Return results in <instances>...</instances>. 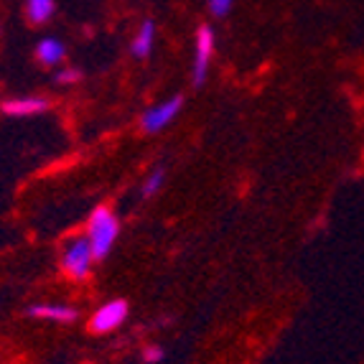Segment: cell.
Wrapping results in <instances>:
<instances>
[{
	"label": "cell",
	"mask_w": 364,
	"mask_h": 364,
	"mask_svg": "<svg viewBox=\"0 0 364 364\" xmlns=\"http://www.w3.org/2000/svg\"><path fill=\"white\" fill-rule=\"evenodd\" d=\"M214 59V28L201 26L196 31V49H194V67H191V85L194 90H201L209 77V67Z\"/></svg>",
	"instance_id": "3"
},
{
	"label": "cell",
	"mask_w": 364,
	"mask_h": 364,
	"mask_svg": "<svg viewBox=\"0 0 364 364\" xmlns=\"http://www.w3.org/2000/svg\"><path fill=\"white\" fill-rule=\"evenodd\" d=\"M130 314V306L128 301H122V298H115V301H107L105 306H100L90 318V331L92 334H109V331H115L125 323Z\"/></svg>",
	"instance_id": "5"
},
{
	"label": "cell",
	"mask_w": 364,
	"mask_h": 364,
	"mask_svg": "<svg viewBox=\"0 0 364 364\" xmlns=\"http://www.w3.org/2000/svg\"><path fill=\"white\" fill-rule=\"evenodd\" d=\"M181 109H183V95H173L171 100H166V102L156 105V107L143 112V117H140V130L148 135L161 133V130H166L171 122L176 120Z\"/></svg>",
	"instance_id": "4"
},
{
	"label": "cell",
	"mask_w": 364,
	"mask_h": 364,
	"mask_svg": "<svg viewBox=\"0 0 364 364\" xmlns=\"http://www.w3.org/2000/svg\"><path fill=\"white\" fill-rule=\"evenodd\" d=\"M153 43H156V23H153L151 18L143 21L138 28V33H135L133 43H130V54L135 56V59H148L153 51Z\"/></svg>",
	"instance_id": "9"
},
{
	"label": "cell",
	"mask_w": 364,
	"mask_h": 364,
	"mask_svg": "<svg viewBox=\"0 0 364 364\" xmlns=\"http://www.w3.org/2000/svg\"><path fill=\"white\" fill-rule=\"evenodd\" d=\"M120 237V217L109 207H97L87 219V242L92 247L95 262H102L112 252Z\"/></svg>",
	"instance_id": "1"
},
{
	"label": "cell",
	"mask_w": 364,
	"mask_h": 364,
	"mask_svg": "<svg viewBox=\"0 0 364 364\" xmlns=\"http://www.w3.org/2000/svg\"><path fill=\"white\" fill-rule=\"evenodd\" d=\"M82 77H85V72L79 67H61L54 72V82L61 87H72L77 85V82H82Z\"/></svg>",
	"instance_id": "12"
},
{
	"label": "cell",
	"mask_w": 364,
	"mask_h": 364,
	"mask_svg": "<svg viewBox=\"0 0 364 364\" xmlns=\"http://www.w3.org/2000/svg\"><path fill=\"white\" fill-rule=\"evenodd\" d=\"M26 316L54 323H74L79 318V311L69 304H31L26 306Z\"/></svg>",
	"instance_id": "7"
},
{
	"label": "cell",
	"mask_w": 364,
	"mask_h": 364,
	"mask_svg": "<svg viewBox=\"0 0 364 364\" xmlns=\"http://www.w3.org/2000/svg\"><path fill=\"white\" fill-rule=\"evenodd\" d=\"M166 352H164V346H158V344H151L143 349V354H140V359L146 364H158V362H164Z\"/></svg>",
	"instance_id": "13"
},
{
	"label": "cell",
	"mask_w": 364,
	"mask_h": 364,
	"mask_svg": "<svg viewBox=\"0 0 364 364\" xmlns=\"http://www.w3.org/2000/svg\"><path fill=\"white\" fill-rule=\"evenodd\" d=\"M51 107L46 95H23V97H8L0 102V112L6 117H33L43 115Z\"/></svg>",
	"instance_id": "6"
},
{
	"label": "cell",
	"mask_w": 364,
	"mask_h": 364,
	"mask_svg": "<svg viewBox=\"0 0 364 364\" xmlns=\"http://www.w3.org/2000/svg\"><path fill=\"white\" fill-rule=\"evenodd\" d=\"M56 13V0H26V18L31 26H46Z\"/></svg>",
	"instance_id": "10"
},
{
	"label": "cell",
	"mask_w": 364,
	"mask_h": 364,
	"mask_svg": "<svg viewBox=\"0 0 364 364\" xmlns=\"http://www.w3.org/2000/svg\"><path fill=\"white\" fill-rule=\"evenodd\" d=\"M59 265H61V270H64V275L77 280V283L90 278L95 257H92V247H90V242H87V237H74V240H69V242L64 245Z\"/></svg>",
	"instance_id": "2"
},
{
	"label": "cell",
	"mask_w": 364,
	"mask_h": 364,
	"mask_svg": "<svg viewBox=\"0 0 364 364\" xmlns=\"http://www.w3.org/2000/svg\"><path fill=\"white\" fill-rule=\"evenodd\" d=\"M166 183V168L164 166H158V168H153L151 173H148V178L143 181V186H140V196L143 199H153V196L164 188Z\"/></svg>",
	"instance_id": "11"
},
{
	"label": "cell",
	"mask_w": 364,
	"mask_h": 364,
	"mask_svg": "<svg viewBox=\"0 0 364 364\" xmlns=\"http://www.w3.org/2000/svg\"><path fill=\"white\" fill-rule=\"evenodd\" d=\"M33 56L41 67H61V61L67 59V46L64 41L54 36H46L36 43V49H33Z\"/></svg>",
	"instance_id": "8"
},
{
	"label": "cell",
	"mask_w": 364,
	"mask_h": 364,
	"mask_svg": "<svg viewBox=\"0 0 364 364\" xmlns=\"http://www.w3.org/2000/svg\"><path fill=\"white\" fill-rule=\"evenodd\" d=\"M230 8H232V0H209V11L217 18H225L227 13H230Z\"/></svg>",
	"instance_id": "14"
}]
</instances>
